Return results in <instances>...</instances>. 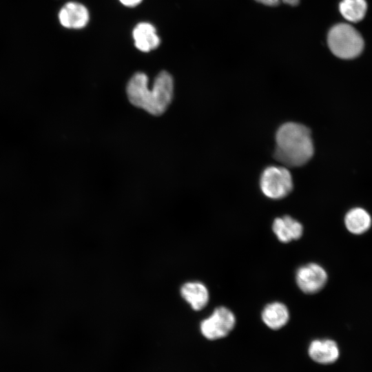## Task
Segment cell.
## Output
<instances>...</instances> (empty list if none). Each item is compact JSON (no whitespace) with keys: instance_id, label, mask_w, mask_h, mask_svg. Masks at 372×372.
Returning a JSON list of instances; mask_svg holds the SVG:
<instances>
[{"instance_id":"16","label":"cell","mask_w":372,"mask_h":372,"mask_svg":"<svg viewBox=\"0 0 372 372\" xmlns=\"http://www.w3.org/2000/svg\"><path fill=\"white\" fill-rule=\"evenodd\" d=\"M258 3L267 6H277L280 4V0H255Z\"/></svg>"},{"instance_id":"5","label":"cell","mask_w":372,"mask_h":372,"mask_svg":"<svg viewBox=\"0 0 372 372\" xmlns=\"http://www.w3.org/2000/svg\"><path fill=\"white\" fill-rule=\"evenodd\" d=\"M236 325L234 313L225 307H216L209 316L200 324L202 335L210 340H216L227 336Z\"/></svg>"},{"instance_id":"6","label":"cell","mask_w":372,"mask_h":372,"mask_svg":"<svg viewBox=\"0 0 372 372\" xmlns=\"http://www.w3.org/2000/svg\"><path fill=\"white\" fill-rule=\"evenodd\" d=\"M328 276L318 264L309 263L298 269L296 282L299 289L307 294L319 292L326 285Z\"/></svg>"},{"instance_id":"4","label":"cell","mask_w":372,"mask_h":372,"mask_svg":"<svg viewBox=\"0 0 372 372\" xmlns=\"http://www.w3.org/2000/svg\"><path fill=\"white\" fill-rule=\"evenodd\" d=\"M260 186L267 197L281 199L287 196L293 189V180L285 167L269 166L262 172Z\"/></svg>"},{"instance_id":"12","label":"cell","mask_w":372,"mask_h":372,"mask_svg":"<svg viewBox=\"0 0 372 372\" xmlns=\"http://www.w3.org/2000/svg\"><path fill=\"white\" fill-rule=\"evenodd\" d=\"M263 322L269 328L278 330L282 328L289 321V312L287 306L280 302H273L267 304L262 313Z\"/></svg>"},{"instance_id":"7","label":"cell","mask_w":372,"mask_h":372,"mask_svg":"<svg viewBox=\"0 0 372 372\" xmlns=\"http://www.w3.org/2000/svg\"><path fill=\"white\" fill-rule=\"evenodd\" d=\"M58 19L61 25L70 30L85 28L90 21V13L83 3L70 1L62 6L58 12Z\"/></svg>"},{"instance_id":"8","label":"cell","mask_w":372,"mask_h":372,"mask_svg":"<svg viewBox=\"0 0 372 372\" xmlns=\"http://www.w3.org/2000/svg\"><path fill=\"white\" fill-rule=\"evenodd\" d=\"M132 37L134 47L144 53L156 50L161 43L156 26L149 21L138 22L132 29Z\"/></svg>"},{"instance_id":"9","label":"cell","mask_w":372,"mask_h":372,"mask_svg":"<svg viewBox=\"0 0 372 372\" xmlns=\"http://www.w3.org/2000/svg\"><path fill=\"white\" fill-rule=\"evenodd\" d=\"M180 298L192 309L199 311L203 309L209 300V292L206 285L200 281H187L179 288Z\"/></svg>"},{"instance_id":"3","label":"cell","mask_w":372,"mask_h":372,"mask_svg":"<svg viewBox=\"0 0 372 372\" xmlns=\"http://www.w3.org/2000/svg\"><path fill=\"white\" fill-rule=\"evenodd\" d=\"M327 43L331 52L343 59H351L359 56L364 48L361 34L347 23L333 25L328 33Z\"/></svg>"},{"instance_id":"2","label":"cell","mask_w":372,"mask_h":372,"mask_svg":"<svg viewBox=\"0 0 372 372\" xmlns=\"http://www.w3.org/2000/svg\"><path fill=\"white\" fill-rule=\"evenodd\" d=\"M276 158L286 166L303 165L313 155L310 130L302 124L288 122L282 125L276 132Z\"/></svg>"},{"instance_id":"13","label":"cell","mask_w":372,"mask_h":372,"mask_svg":"<svg viewBox=\"0 0 372 372\" xmlns=\"http://www.w3.org/2000/svg\"><path fill=\"white\" fill-rule=\"evenodd\" d=\"M371 217L363 208L355 207L345 215L344 225L349 231L360 235L367 231L371 225Z\"/></svg>"},{"instance_id":"10","label":"cell","mask_w":372,"mask_h":372,"mask_svg":"<svg viewBox=\"0 0 372 372\" xmlns=\"http://www.w3.org/2000/svg\"><path fill=\"white\" fill-rule=\"evenodd\" d=\"M308 353L314 362L327 364L338 360L340 350L335 341L330 339H318L310 343Z\"/></svg>"},{"instance_id":"15","label":"cell","mask_w":372,"mask_h":372,"mask_svg":"<svg viewBox=\"0 0 372 372\" xmlns=\"http://www.w3.org/2000/svg\"><path fill=\"white\" fill-rule=\"evenodd\" d=\"M143 1V0H118L122 6L130 8L138 6Z\"/></svg>"},{"instance_id":"11","label":"cell","mask_w":372,"mask_h":372,"mask_svg":"<svg viewBox=\"0 0 372 372\" xmlns=\"http://www.w3.org/2000/svg\"><path fill=\"white\" fill-rule=\"evenodd\" d=\"M272 230L280 242L287 243L302 236L303 226L292 217L284 216L273 220Z\"/></svg>"},{"instance_id":"17","label":"cell","mask_w":372,"mask_h":372,"mask_svg":"<svg viewBox=\"0 0 372 372\" xmlns=\"http://www.w3.org/2000/svg\"><path fill=\"white\" fill-rule=\"evenodd\" d=\"M300 0H281L284 3L291 6H296L299 4Z\"/></svg>"},{"instance_id":"1","label":"cell","mask_w":372,"mask_h":372,"mask_svg":"<svg viewBox=\"0 0 372 372\" xmlns=\"http://www.w3.org/2000/svg\"><path fill=\"white\" fill-rule=\"evenodd\" d=\"M148 78L144 72L135 73L127 85L130 103L155 116L162 114L170 104L174 93V80L167 71L160 72L150 90Z\"/></svg>"},{"instance_id":"14","label":"cell","mask_w":372,"mask_h":372,"mask_svg":"<svg viewBox=\"0 0 372 372\" xmlns=\"http://www.w3.org/2000/svg\"><path fill=\"white\" fill-rule=\"evenodd\" d=\"M342 17L351 22H358L365 16L367 4L365 0H342L339 4Z\"/></svg>"}]
</instances>
